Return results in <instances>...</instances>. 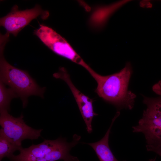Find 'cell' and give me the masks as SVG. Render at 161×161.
<instances>
[{
    "mask_svg": "<svg viewBox=\"0 0 161 161\" xmlns=\"http://www.w3.org/2000/svg\"><path fill=\"white\" fill-rule=\"evenodd\" d=\"M132 73L129 62L119 72L111 75L103 76L97 73L93 77L97 83L95 92L100 97L118 108L132 109L136 97L135 94L128 90Z\"/></svg>",
    "mask_w": 161,
    "mask_h": 161,
    "instance_id": "6da1fadb",
    "label": "cell"
},
{
    "mask_svg": "<svg viewBox=\"0 0 161 161\" xmlns=\"http://www.w3.org/2000/svg\"><path fill=\"white\" fill-rule=\"evenodd\" d=\"M80 138V136L75 134L70 143L61 137L54 140H45L38 144L22 148L18 155L13 154L9 159L12 161H79L77 157L71 155L69 151Z\"/></svg>",
    "mask_w": 161,
    "mask_h": 161,
    "instance_id": "7a4b0ae2",
    "label": "cell"
},
{
    "mask_svg": "<svg viewBox=\"0 0 161 161\" xmlns=\"http://www.w3.org/2000/svg\"><path fill=\"white\" fill-rule=\"evenodd\" d=\"M7 43L4 40L0 41V81L15 92L25 108L29 96L34 95L43 98L46 88L40 87L27 71L15 67L7 62L3 54Z\"/></svg>",
    "mask_w": 161,
    "mask_h": 161,
    "instance_id": "3957f363",
    "label": "cell"
},
{
    "mask_svg": "<svg viewBox=\"0 0 161 161\" xmlns=\"http://www.w3.org/2000/svg\"><path fill=\"white\" fill-rule=\"evenodd\" d=\"M143 103L146 108L132 131L144 134L148 151H161V95L148 98Z\"/></svg>",
    "mask_w": 161,
    "mask_h": 161,
    "instance_id": "277c9868",
    "label": "cell"
},
{
    "mask_svg": "<svg viewBox=\"0 0 161 161\" xmlns=\"http://www.w3.org/2000/svg\"><path fill=\"white\" fill-rule=\"evenodd\" d=\"M34 32L55 53L82 66L89 73L92 70L66 40L52 28L42 24Z\"/></svg>",
    "mask_w": 161,
    "mask_h": 161,
    "instance_id": "5b68a950",
    "label": "cell"
},
{
    "mask_svg": "<svg viewBox=\"0 0 161 161\" xmlns=\"http://www.w3.org/2000/svg\"><path fill=\"white\" fill-rule=\"evenodd\" d=\"M0 125L1 131L10 141L20 146L24 140L38 139L41 136L42 129H36L26 124L21 114L19 117H15L8 111L0 112Z\"/></svg>",
    "mask_w": 161,
    "mask_h": 161,
    "instance_id": "8992f818",
    "label": "cell"
},
{
    "mask_svg": "<svg viewBox=\"0 0 161 161\" xmlns=\"http://www.w3.org/2000/svg\"><path fill=\"white\" fill-rule=\"evenodd\" d=\"M49 16V12L43 10L38 4L32 8L24 10H19L18 6L15 5L9 13L0 18V25L5 29L6 33L16 37L34 19L40 16L45 20Z\"/></svg>",
    "mask_w": 161,
    "mask_h": 161,
    "instance_id": "52a82bcc",
    "label": "cell"
},
{
    "mask_svg": "<svg viewBox=\"0 0 161 161\" xmlns=\"http://www.w3.org/2000/svg\"><path fill=\"white\" fill-rule=\"evenodd\" d=\"M53 76L56 78L63 80L69 87L86 124L87 132L91 133L92 131V123L93 118L97 115L94 111L92 99L76 88L72 83L69 74L64 67L60 68L58 72L53 74Z\"/></svg>",
    "mask_w": 161,
    "mask_h": 161,
    "instance_id": "ba28073f",
    "label": "cell"
},
{
    "mask_svg": "<svg viewBox=\"0 0 161 161\" xmlns=\"http://www.w3.org/2000/svg\"><path fill=\"white\" fill-rule=\"evenodd\" d=\"M130 1L129 0H123L108 5L97 6L94 9L90 17L89 25L94 29H102L115 12Z\"/></svg>",
    "mask_w": 161,
    "mask_h": 161,
    "instance_id": "9c48e42d",
    "label": "cell"
},
{
    "mask_svg": "<svg viewBox=\"0 0 161 161\" xmlns=\"http://www.w3.org/2000/svg\"><path fill=\"white\" fill-rule=\"evenodd\" d=\"M120 114L119 112L116 113L112 120L109 128L102 138L95 143H87L93 149L100 161H119L115 158L110 149L109 144V139L112 126Z\"/></svg>",
    "mask_w": 161,
    "mask_h": 161,
    "instance_id": "30bf717a",
    "label": "cell"
},
{
    "mask_svg": "<svg viewBox=\"0 0 161 161\" xmlns=\"http://www.w3.org/2000/svg\"><path fill=\"white\" fill-rule=\"evenodd\" d=\"M22 146L18 145L9 139L0 130V161L5 157L10 158L17 150H19Z\"/></svg>",
    "mask_w": 161,
    "mask_h": 161,
    "instance_id": "8fae6325",
    "label": "cell"
},
{
    "mask_svg": "<svg viewBox=\"0 0 161 161\" xmlns=\"http://www.w3.org/2000/svg\"><path fill=\"white\" fill-rule=\"evenodd\" d=\"M18 97L12 89L7 87L6 85L0 81V112L9 111L11 100Z\"/></svg>",
    "mask_w": 161,
    "mask_h": 161,
    "instance_id": "7c38bea8",
    "label": "cell"
},
{
    "mask_svg": "<svg viewBox=\"0 0 161 161\" xmlns=\"http://www.w3.org/2000/svg\"><path fill=\"white\" fill-rule=\"evenodd\" d=\"M139 5L140 7L143 8L150 9L152 7L153 4L150 1L143 0L140 1Z\"/></svg>",
    "mask_w": 161,
    "mask_h": 161,
    "instance_id": "4fadbf2b",
    "label": "cell"
},
{
    "mask_svg": "<svg viewBox=\"0 0 161 161\" xmlns=\"http://www.w3.org/2000/svg\"><path fill=\"white\" fill-rule=\"evenodd\" d=\"M155 153H156L157 154L161 157V151H156Z\"/></svg>",
    "mask_w": 161,
    "mask_h": 161,
    "instance_id": "5bb4252c",
    "label": "cell"
},
{
    "mask_svg": "<svg viewBox=\"0 0 161 161\" xmlns=\"http://www.w3.org/2000/svg\"><path fill=\"white\" fill-rule=\"evenodd\" d=\"M149 161H156L155 159H151L149 160Z\"/></svg>",
    "mask_w": 161,
    "mask_h": 161,
    "instance_id": "9a60e30c",
    "label": "cell"
}]
</instances>
